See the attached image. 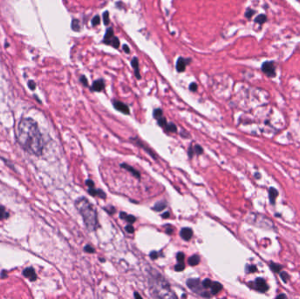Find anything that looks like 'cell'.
<instances>
[{
  "label": "cell",
  "mask_w": 300,
  "mask_h": 299,
  "mask_svg": "<svg viewBox=\"0 0 300 299\" xmlns=\"http://www.w3.org/2000/svg\"><path fill=\"white\" fill-rule=\"evenodd\" d=\"M256 271L255 266H247V273H253Z\"/></svg>",
  "instance_id": "obj_38"
},
{
  "label": "cell",
  "mask_w": 300,
  "mask_h": 299,
  "mask_svg": "<svg viewBox=\"0 0 300 299\" xmlns=\"http://www.w3.org/2000/svg\"><path fill=\"white\" fill-rule=\"evenodd\" d=\"M132 66H133L134 72H135V76L138 79H140V69H139V61L136 57H134L133 60H132Z\"/></svg>",
  "instance_id": "obj_16"
},
{
  "label": "cell",
  "mask_w": 300,
  "mask_h": 299,
  "mask_svg": "<svg viewBox=\"0 0 300 299\" xmlns=\"http://www.w3.org/2000/svg\"><path fill=\"white\" fill-rule=\"evenodd\" d=\"M170 212H169V211H167V212H165V213H163V214L162 215V217L163 219H168V218H170Z\"/></svg>",
  "instance_id": "obj_47"
},
{
  "label": "cell",
  "mask_w": 300,
  "mask_h": 299,
  "mask_svg": "<svg viewBox=\"0 0 300 299\" xmlns=\"http://www.w3.org/2000/svg\"><path fill=\"white\" fill-rule=\"evenodd\" d=\"M86 185H87L89 188H94V183H93L91 180H87V181H86Z\"/></svg>",
  "instance_id": "obj_44"
},
{
  "label": "cell",
  "mask_w": 300,
  "mask_h": 299,
  "mask_svg": "<svg viewBox=\"0 0 300 299\" xmlns=\"http://www.w3.org/2000/svg\"><path fill=\"white\" fill-rule=\"evenodd\" d=\"M190 90H192V91H197V90H198V85L196 84L195 82L190 83Z\"/></svg>",
  "instance_id": "obj_40"
},
{
  "label": "cell",
  "mask_w": 300,
  "mask_h": 299,
  "mask_svg": "<svg viewBox=\"0 0 300 299\" xmlns=\"http://www.w3.org/2000/svg\"><path fill=\"white\" fill-rule=\"evenodd\" d=\"M173 232H174V229H173V227H171L170 225H169V226H167V229H166V233H167L168 234H171V233H173Z\"/></svg>",
  "instance_id": "obj_43"
},
{
  "label": "cell",
  "mask_w": 300,
  "mask_h": 299,
  "mask_svg": "<svg viewBox=\"0 0 300 299\" xmlns=\"http://www.w3.org/2000/svg\"><path fill=\"white\" fill-rule=\"evenodd\" d=\"M75 205L79 213L82 215L86 228L90 232L97 230L99 225L98 220V213L94 205H91L90 201L85 197L78 198L75 203Z\"/></svg>",
  "instance_id": "obj_2"
},
{
  "label": "cell",
  "mask_w": 300,
  "mask_h": 299,
  "mask_svg": "<svg viewBox=\"0 0 300 299\" xmlns=\"http://www.w3.org/2000/svg\"><path fill=\"white\" fill-rule=\"evenodd\" d=\"M193 235V232L189 227H185V228H183L180 232V236H181L184 241H190L191 238H192Z\"/></svg>",
  "instance_id": "obj_9"
},
{
  "label": "cell",
  "mask_w": 300,
  "mask_h": 299,
  "mask_svg": "<svg viewBox=\"0 0 300 299\" xmlns=\"http://www.w3.org/2000/svg\"><path fill=\"white\" fill-rule=\"evenodd\" d=\"M193 149H194V153H196L197 154H201V153H203V148H202V147H200L199 145H196V146L193 148Z\"/></svg>",
  "instance_id": "obj_34"
},
{
  "label": "cell",
  "mask_w": 300,
  "mask_h": 299,
  "mask_svg": "<svg viewBox=\"0 0 300 299\" xmlns=\"http://www.w3.org/2000/svg\"><path fill=\"white\" fill-rule=\"evenodd\" d=\"M112 38H113V31L112 28H109L106 31L104 35V42L107 44H110V41Z\"/></svg>",
  "instance_id": "obj_20"
},
{
  "label": "cell",
  "mask_w": 300,
  "mask_h": 299,
  "mask_svg": "<svg viewBox=\"0 0 300 299\" xmlns=\"http://www.w3.org/2000/svg\"><path fill=\"white\" fill-rule=\"evenodd\" d=\"M123 49H124V51H125L126 54L130 53V49H129V47H128L126 45H123Z\"/></svg>",
  "instance_id": "obj_48"
},
{
  "label": "cell",
  "mask_w": 300,
  "mask_h": 299,
  "mask_svg": "<svg viewBox=\"0 0 300 299\" xmlns=\"http://www.w3.org/2000/svg\"><path fill=\"white\" fill-rule=\"evenodd\" d=\"M150 257H151V259H153V260L157 259V258H158V254H157V252H155V251H153V252H151V253H150Z\"/></svg>",
  "instance_id": "obj_42"
},
{
  "label": "cell",
  "mask_w": 300,
  "mask_h": 299,
  "mask_svg": "<svg viewBox=\"0 0 300 299\" xmlns=\"http://www.w3.org/2000/svg\"><path fill=\"white\" fill-rule=\"evenodd\" d=\"M120 166H121V168H123V169H126V170H128L130 173H132V174H133L135 177H137V178H140V173L136 170V169H134V168H133V167H132V166H129V165H127V164H126V163H123V164H120Z\"/></svg>",
  "instance_id": "obj_14"
},
{
  "label": "cell",
  "mask_w": 300,
  "mask_h": 299,
  "mask_svg": "<svg viewBox=\"0 0 300 299\" xmlns=\"http://www.w3.org/2000/svg\"><path fill=\"white\" fill-rule=\"evenodd\" d=\"M80 80H81V82H82V83L83 85H84V86H88V81H87V79L85 78L84 76H82L81 78H80Z\"/></svg>",
  "instance_id": "obj_41"
},
{
  "label": "cell",
  "mask_w": 300,
  "mask_h": 299,
  "mask_svg": "<svg viewBox=\"0 0 300 299\" xmlns=\"http://www.w3.org/2000/svg\"><path fill=\"white\" fill-rule=\"evenodd\" d=\"M119 218L124 219V220H126L127 222H129L130 224H133L135 222L136 220V218L134 216H133V215H127L126 213L125 212H120V214H119Z\"/></svg>",
  "instance_id": "obj_17"
},
{
  "label": "cell",
  "mask_w": 300,
  "mask_h": 299,
  "mask_svg": "<svg viewBox=\"0 0 300 299\" xmlns=\"http://www.w3.org/2000/svg\"><path fill=\"white\" fill-rule=\"evenodd\" d=\"M23 276H26L27 278H28V279H29L30 281H32V282H33V281H35L36 279H37V276H36V273H35L34 269H33L32 267L27 268L24 269V271H23Z\"/></svg>",
  "instance_id": "obj_7"
},
{
  "label": "cell",
  "mask_w": 300,
  "mask_h": 299,
  "mask_svg": "<svg viewBox=\"0 0 300 299\" xmlns=\"http://www.w3.org/2000/svg\"><path fill=\"white\" fill-rule=\"evenodd\" d=\"M193 154H194V149H193L192 146H191V147L190 148V149H189V156L191 158V157L193 156Z\"/></svg>",
  "instance_id": "obj_45"
},
{
  "label": "cell",
  "mask_w": 300,
  "mask_h": 299,
  "mask_svg": "<svg viewBox=\"0 0 300 299\" xmlns=\"http://www.w3.org/2000/svg\"><path fill=\"white\" fill-rule=\"evenodd\" d=\"M190 60H185L182 57H180L177 62H176V70L178 72H184L186 68V65H187V62H189Z\"/></svg>",
  "instance_id": "obj_10"
},
{
  "label": "cell",
  "mask_w": 300,
  "mask_h": 299,
  "mask_svg": "<svg viewBox=\"0 0 300 299\" xmlns=\"http://www.w3.org/2000/svg\"><path fill=\"white\" fill-rule=\"evenodd\" d=\"M152 285L154 287V292L156 293L154 296L156 297H176V296L173 294V292L170 290V285L168 283L163 277L160 276V278L155 277L154 282H152Z\"/></svg>",
  "instance_id": "obj_3"
},
{
  "label": "cell",
  "mask_w": 300,
  "mask_h": 299,
  "mask_svg": "<svg viewBox=\"0 0 300 299\" xmlns=\"http://www.w3.org/2000/svg\"><path fill=\"white\" fill-rule=\"evenodd\" d=\"M104 82L101 79L95 81L92 84V90H94L95 91H101L104 90Z\"/></svg>",
  "instance_id": "obj_12"
},
{
  "label": "cell",
  "mask_w": 300,
  "mask_h": 299,
  "mask_svg": "<svg viewBox=\"0 0 300 299\" xmlns=\"http://www.w3.org/2000/svg\"><path fill=\"white\" fill-rule=\"evenodd\" d=\"M167 120H166V118H162V117H161V118H158V125L160 126H162V127H165L166 126H167Z\"/></svg>",
  "instance_id": "obj_29"
},
{
  "label": "cell",
  "mask_w": 300,
  "mask_h": 299,
  "mask_svg": "<svg viewBox=\"0 0 300 299\" xmlns=\"http://www.w3.org/2000/svg\"><path fill=\"white\" fill-rule=\"evenodd\" d=\"M267 20V16L264 15V14H261V15H258L255 19V22L257 23V24H260V25H262V24H264Z\"/></svg>",
  "instance_id": "obj_21"
},
{
  "label": "cell",
  "mask_w": 300,
  "mask_h": 299,
  "mask_svg": "<svg viewBox=\"0 0 300 299\" xmlns=\"http://www.w3.org/2000/svg\"><path fill=\"white\" fill-rule=\"evenodd\" d=\"M176 260H177L178 262H183L184 260V253H182V252L178 253L177 255H176Z\"/></svg>",
  "instance_id": "obj_36"
},
{
  "label": "cell",
  "mask_w": 300,
  "mask_h": 299,
  "mask_svg": "<svg viewBox=\"0 0 300 299\" xmlns=\"http://www.w3.org/2000/svg\"><path fill=\"white\" fill-rule=\"evenodd\" d=\"M110 44L113 47H116V49H118V47H119V41L117 37H113L111 41H110Z\"/></svg>",
  "instance_id": "obj_26"
},
{
  "label": "cell",
  "mask_w": 300,
  "mask_h": 299,
  "mask_svg": "<svg viewBox=\"0 0 300 299\" xmlns=\"http://www.w3.org/2000/svg\"><path fill=\"white\" fill-rule=\"evenodd\" d=\"M88 192L91 196H98L99 197H102V198H105L106 197L105 193L101 189H95L94 188H90L88 189Z\"/></svg>",
  "instance_id": "obj_11"
},
{
  "label": "cell",
  "mask_w": 300,
  "mask_h": 299,
  "mask_svg": "<svg viewBox=\"0 0 300 299\" xmlns=\"http://www.w3.org/2000/svg\"><path fill=\"white\" fill-rule=\"evenodd\" d=\"M280 276H281V278L283 282H287L288 281V278H289V276H288V274L285 273V272H281L280 273Z\"/></svg>",
  "instance_id": "obj_37"
},
{
  "label": "cell",
  "mask_w": 300,
  "mask_h": 299,
  "mask_svg": "<svg viewBox=\"0 0 300 299\" xmlns=\"http://www.w3.org/2000/svg\"><path fill=\"white\" fill-rule=\"evenodd\" d=\"M134 297H138V298H141V296H140V295H139L137 292H135L134 293Z\"/></svg>",
  "instance_id": "obj_49"
},
{
  "label": "cell",
  "mask_w": 300,
  "mask_h": 299,
  "mask_svg": "<svg viewBox=\"0 0 300 299\" xmlns=\"http://www.w3.org/2000/svg\"><path fill=\"white\" fill-rule=\"evenodd\" d=\"M221 290H222V284L218 282H212V284L211 286V294L216 295V294H218Z\"/></svg>",
  "instance_id": "obj_13"
},
{
  "label": "cell",
  "mask_w": 300,
  "mask_h": 299,
  "mask_svg": "<svg viewBox=\"0 0 300 299\" xmlns=\"http://www.w3.org/2000/svg\"><path fill=\"white\" fill-rule=\"evenodd\" d=\"M261 70L267 76L275 77V66L273 62H264L261 65Z\"/></svg>",
  "instance_id": "obj_5"
},
{
  "label": "cell",
  "mask_w": 300,
  "mask_h": 299,
  "mask_svg": "<svg viewBox=\"0 0 300 299\" xmlns=\"http://www.w3.org/2000/svg\"><path fill=\"white\" fill-rule=\"evenodd\" d=\"M166 207H167V202L166 201H160L154 205L153 210L156 211H161L164 210Z\"/></svg>",
  "instance_id": "obj_18"
},
{
  "label": "cell",
  "mask_w": 300,
  "mask_h": 299,
  "mask_svg": "<svg viewBox=\"0 0 300 299\" xmlns=\"http://www.w3.org/2000/svg\"><path fill=\"white\" fill-rule=\"evenodd\" d=\"M72 29H73L74 31H79L80 29V24H79V21L77 19H74L73 21H72Z\"/></svg>",
  "instance_id": "obj_24"
},
{
  "label": "cell",
  "mask_w": 300,
  "mask_h": 299,
  "mask_svg": "<svg viewBox=\"0 0 300 299\" xmlns=\"http://www.w3.org/2000/svg\"><path fill=\"white\" fill-rule=\"evenodd\" d=\"M200 261V258L198 255L194 254L192 256H190L188 260V263L190 266H197Z\"/></svg>",
  "instance_id": "obj_19"
},
{
  "label": "cell",
  "mask_w": 300,
  "mask_h": 299,
  "mask_svg": "<svg viewBox=\"0 0 300 299\" xmlns=\"http://www.w3.org/2000/svg\"><path fill=\"white\" fill-rule=\"evenodd\" d=\"M9 217L8 212L5 211L4 206H0V219H5Z\"/></svg>",
  "instance_id": "obj_22"
},
{
  "label": "cell",
  "mask_w": 300,
  "mask_h": 299,
  "mask_svg": "<svg viewBox=\"0 0 300 299\" xmlns=\"http://www.w3.org/2000/svg\"><path fill=\"white\" fill-rule=\"evenodd\" d=\"M269 196L270 203H271V204H275V199H277V197H278V191L275 189V188L271 187L269 189Z\"/></svg>",
  "instance_id": "obj_15"
},
{
  "label": "cell",
  "mask_w": 300,
  "mask_h": 299,
  "mask_svg": "<svg viewBox=\"0 0 300 299\" xmlns=\"http://www.w3.org/2000/svg\"><path fill=\"white\" fill-rule=\"evenodd\" d=\"M202 284H203V286L205 287L206 289H207V288H211V286L212 284V282L210 279H206V280H204L202 282Z\"/></svg>",
  "instance_id": "obj_28"
},
{
  "label": "cell",
  "mask_w": 300,
  "mask_h": 299,
  "mask_svg": "<svg viewBox=\"0 0 300 299\" xmlns=\"http://www.w3.org/2000/svg\"><path fill=\"white\" fill-rule=\"evenodd\" d=\"M100 23V17L99 16H95L93 19H92V25L95 27V26H98V24Z\"/></svg>",
  "instance_id": "obj_35"
},
{
  "label": "cell",
  "mask_w": 300,
  "mask_h": 299,
  "mask_svg": "<svg viewBox=\"0 0 300 299\" xmlns=\"http://www.w3.org/2000/svg\"><path fill=\"white\" fill-rule=\"evenodd\" d=\"M270 268H271L273 269V271L275 272V273L280 272V270L282 269V266L277 265V264H275V263H273V262L270 263Z\"/></svg>",
  "instance_id": "obj_25"
},
{
  "label": "cell",
  "mask_w": 300,
  "mask_h": 299,
  "mask_svg": "<svg viewBox=\"0 0 300 299\" xmlns=\"http://www.w3.org/2000/svg\"><path fill=\"white\" fill-rule=\"evenodd\" d=\"M255 13V11L252 10V9H247V10L246 11V13H245V16H246L247 19H250V18H252V16H253Z\"/></svg>",
  "instance_id": "obj_30"
},
{
  "label": "cell",
  "mask_w": 300,
  "mask_h": 299,
  "mask_svg": "<svg viewBox=\"0 0 300 299\" xmlns=\"http://www.w3.org/2000/svg\"><path fill=\"white\" fill-rule=\"evenodd\" d=\"M162 116V111L161 110V109H155L154 111V117L155 118H161Z\"/></svg>",
  "instance_id": "obj_31"
},
{
  "label": "cell",
  "mask_w": 300,
  "mask_h": 299,
  "mask_svg": "<svg viewBox=\"0 0 300 299\" xmlns=\"http://www.w3.org/2000/svg\"><path fill=\"white\" fill-rule=\"evenodd\" d=\"M113 106L115 107V108H116L118 111L124 113V114H129V113H130V111H129L128 106H127L126 104H125L124 103H122V102L115 101V102H113Z\"/></svg>",
  "instance_id": "obj_8"
},
{
  "label": "cell",
  "mask_w": 300,
  "mask_h": 299,
  "mask_svg": "<svg viewBox=\"0 0 300 299\" xmlns=\"http://www.w3.org/2000/svg\"><path fill=\"white\" fill-rule=\"evenodd\" d=\"M187 286L196 294L200 295L204 297H210L212 294H210L207 290H205V287L203 286L202 282L199 279H189L187 280Z\"/></svg>",
  "instance_id": "obj_4"
},
{
  "label": "cell",
  "mask_w": 300,
  "mask_h": 299,
  "mask_svg": "<svg viewBox=\"0 0 300 299\" xmlns=\"http://www.w3.org/2000/svg\"><path fill=\"white\" fill-rule=\"evenodd\" d=\"M103 19H104V25H108L110 22V19H109V13L108 11H105V13H104L103 14Z\"/></svg>",
  "instance_id": "obj_27"
},
{
  "label": "cell",
  "mask_w": 300,
  "mask_h": 299,
  "mask_svg": "<svg viewBox=\"0 0 300 299\" xmlns=\"http://www.w3.org/2000/svg\"><path fill=\"white\" fill-rule=\"evenodd\" d=\"M184 269V264L183 262H179L178 264H176V265L175 266V270H176V271L180 272V271H183Z\"/></svg>",
  "instance_id": "obj_32"
},
{
  "label": "cell",
  "mask_w": 300,
  "mask_h": 299,
  "mask_svg": "<svg viewBox=\"0 0 300 299\" xmlns=\"http://www.w3.org/2000/svg\"><path fill=\"white\" fill-rule=\"evenodd\" d=\"M84 251H85L86 253H89V254H93V253H95L94 247H92L90 246V245H87V246L84 247Z\"/></svg>",
  "instance_id": "obj_33"
},
{
  "label": "cell",
  "mask_w": 300,
  "mask_h": 299,
  "mask_svg": "<svg viewBox=\"0 0 300 299\" xmlns=\"http://www.w3.org/2000/svg\"><path fill=\"white\" fill-rule=\"evenodd\" d=\"M249 286L252 287L253 289L260 291V292H262V293L267 291L268 289H269V286H268L266 281L264 279H262V278H257L255 282H250Z\"/></svg>",
  "instance_id": "obj_6"
},
{
  "label": "cell",
  "mask_w": 300,
  "mask_h": 299,
  "mask_svg": "<svg viewBox=\"0 0 300 299\" xmlns=\"http://www.w3.org/2000/svg\"><path fill=\"white\" fill-rule=\"evenodd\" d=\"M165 127H166L167 131L171 132V133H176V132L177 131V128H176V125H175V124H173V123H169V124H167V126H166Z\"/></svg>",
  "instance_id": "obj_23"
},
{
  "label": "cell",
  "mask_w": 300,
  "mask_h": 299,
  "mask_svg": "<svg viewBox=\"0 0 300 299\" xmlns=\"http://www.w3.org/2000/svg\"><path fill=\"white\" fill-rule=\"evenodd\" d=\"M126 231L129 233H133L134 232V226L132 225H126Z\"/></svg>",
  "instance_id": "obj_39"
},
{
  "label": "cell",
  "mask_w": 300,
  "mask_h": 299,
  "mask_svg": "<svg viewBox=\"0 0 300 299\" xmlns=\"http://www.w3.org/2000/svg\"><path fill=\"white\" fill-rule=\"evenodd\" d=\"M28 86H29V88H30L31 90H34V89H35V83H34V82L30 81V82H28Z\"/></svg>",
  "instance_id": "obj_46"
},
{
  "label": "cell",
  "mask_w": 300,
  "mask_h": 299,
  "mask_svg": "<svg viewBox=\"0 0 300 299\" xmlns=\"http://www.w3.org/2000/svg\"><path fill=\"white\" fill-rule=\"evenodd\" d=\"M280 297H284V298H286V296H285L284 294H282V295H278V296H277V298H280Z\"/></svg>",
  "instance_id": "obj_50"
},
{
  "label": "cell",
  "mask_w": 300,
  "mask_h": 299,
  "mask_svg": "<svg viewBox=\"0 0 300 299\" xmlns=\"http://www.w3.org/2000/svg\"><path fill=\"white\" fill-rule=\"evenodd\" d=\"M17 140L24 150L34 155H40L43 151V140L38 125L32 118H23L18 126Z\"/></svg>",
  "instance_id": "obj_1"
}]
</instances>
